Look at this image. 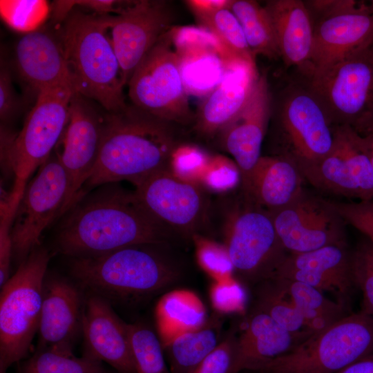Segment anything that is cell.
<instances>
[{"label": "cell", "mask_w": 373, "mask_h": 373, "mask_svg": "<svg viewBox=\"0 0 373 373\" xmlns=\"http://www.w3.org/2000/svg\"><path fill=\"white\" fill-rule=\"evenodd\" d=\"M70 191L65 168L55 152L28 182L17 209L12 229V256L19 265L40 244L46 228L63 216Z\"/></svg>", "instance_id": "cell-13"}, {"label": "cell", "mask_w": 373, "mask_h": 373, "mask_svg": "<svg viewBox=\"0 0 373 373\" xmlns=\"http://www.w3.org/2000/svg\"><path fill=\"white\" fill-rule=\"evenodd\" d=\"M372 46H373V45H372Z\"/></svg>", "instance_id": "cell-48"}, {"label": "cell", "mask_w": 373, "mask_h": 373, "mask_svg": "<svg viewBox=\"0 0 373 373\" xmlns=\"http://www.w3.org/2000/svg\"><path fill=\"white\" fill-rule=\"evenodd\" d=\"M313 23L310 64L325 69L373 45V7L353 0L305 1Z\"/></svg>", "instance_id": "cell-11"}, {"label": "cell", "mask_w": 373, "mask_h": 373, "mask_svg": "<svg viewBox=\"0 0 373 373\" xmlns=\"http://www.w3.org/2000/svg\"><path fill=\"white\" fill-rule=\"evenodd\" d=\"M64 215L56 246L70 258L133 245H165L173 236L144 209L134 191H126L117 182L85 194Z\"/></svg>", "instance_id": "cell-1"}, {"label": "cell", "mask_w": 373, "mask_h": 373, "mask_svg": "<svg viewBox=\"0 0 373 373\" xmlns=\"http://www.w3.org/2000/svg\"><path fill=\"white\" fill-rule=\"evenodd\" d=\"M286 67L298 70L309 66L313 48V23L310 12L300 0H269L265 5Z\"/></svg>", "instance_id": "cell-27"}, {"label": "cell", "mask_w": 373, "mask_h": 373, "mask_svg": "<svg viewBox=\"0 0 373 373\" xmlns=\"http://www.w3.org/2000/svg\"><path fill=\"white\" fill-rule=\"evenodd\" d=\"M241 184V175L236 162L223 155H212L200 186L207 191L224 193Z\"/></svg>", "instance_id": "cell-41"}, {"label": "cell", "mask_w": 373, "mask_h": 373, "mask_svg": "<svg viewBox=\"0 0 373 373\" xmlns=\"http://www.w3.org/2000/svg\"><path fill=\"white\" fill-rule=\"evenodd\" d=\"M82 317L84 356L106 362L119 373H136L128 324L113 312L110 303L92 294Z\"/></svg>", "instance_id": "cell-20"}, {"label": "cell", "mask_w": 373, "mask_h": 373, "mask_svg": "<svg viewBox=\"0 0 373 373\" xmlns=\"http://www.w3.org/2000/svg\"><path fill=\"white\" fill-rule=\"evenodd\" d=\"M271 278L284 290L312 332L325 329L346 315L347 307L326 298L322 291L310 285L287 279Z\"/></svg>", "instance_id": "cell-30"}, {"label": "cell", "mask_w": 373, "mask_h": 373, "mask_svg": "<svg viewBox=\"0 0 373 373\" xmlns=\"http://www.w3.org/2000/svg\"><path fill=\"white\" fill-rule=\"evenodd\" d=\"M50 7L44 0H1L3 21L14 30L25 34L39 30L47 19Z\"/></svg>", "instance_id": "cell-36"}, {"label": "cell", "mask_w": 373, "mask_h": 373, "mask_svg": "<svg viewBox=\"0 0 373 373\" xmlns=\"http://www.w3.org/2000/svg\"><path fill=\"white\" fill-rule=\"evenodd\" d=\"M245 298L243 288L233 277L213 282L209 289L211 305L219 314H231L242 312Z\"/></svg>", "instance_id": "cell-42"}, {"label": "cell", "mask_w": 373, "mask_h": 373, "mask_svg": "<svg viewBox=\"0 0 373 373\" xmlns=\"http://www.w3.org/2000/svg\"><path fill=\"white\" fill-rule=\"evenodd\" d=\"M305 182L298 165L287 157L261 156L241 184L242 193L271 212L294 201L305 191Z\"/></svg>", "instance_id": "cell-25"}, {"label": "cell", "mask_w": 373, "mask_h": 373, "mask_svg": "<svg viewBox=\"0 0 373 373\" xmlns=\"http://www.w3.org/2000/svg\"><path fill=\"white\" fill-rule=\"evenodd\" d=\"M173 28L148 52L128 82L131 104L177 125L194 122Z\"/></svg>", "instance_id": "cell-9"}, {"label": "cell", "mask_w": 373, "mask_h": 373, "mask_svg": "<svg viewBox=\"0 0 373 373\" xmlns=\"http://www.w3.org/2000/svg\"><path fill=\"white\" fill-rule=\"evenodd\" d=\"M136 373H169L159 338L141 324H128Z\"/></svg>", "instance_id": "cell-35"}, {"label": "cell", "mask_w": 373, "mask_h": 373, "mask_svg": "<svg viewBox=\"0 0 373 373\" xmlns=\"http://www.w3.org/2000/svg\"><path fill=\"white\" fill-rule=\"evenodd\" d=\"M173 20L169 3L164 1H137L125 14L105 15L126 86L148 52L173 28Z\"/></svg>", "instance_id": "cell-18"}, {"label": "cell", "mask_w": 373, "mask_h": 373, "mask_svg": "<svg viewBox=\"0 0 373 373\" xmlns=\"http://www.w3.org/2000/svg\"><path fill=\"white\" fill-rule=\"evenodd\" d=\"M21 108V102L15 90L10 71L1 61L0 70V118L3 123L13 119Z\"/></svg>", "instance_id": "cell-45"}, {"label": "cell", "mask_w": 373, "mask_h": 373, "mask_svg": "<svg viewBox=\"0 0 373 373\" xmlns=\"http://www.w3.org/2000/svg\"><path fill=\"white\" fill-rule=\"evenodd\" d=\"M195 250L198 265L213 279L218 282L233 277L234 268L229 252L224 244H220L200 233L191 238Z\"/></svg>", "instance_id": "cell-37"}, {"label": "cell", "mask_w": 373, "mask_h": 373, "mask_svg": "<svg viewBox=\"0 0 373 373\" xmlns=\"http://www.w3.org/2000/svg\"><path fill=\"white\" fill-rule=\"evenodd\" d=\"M200 186L175 177L167 169L141 181L134 191L150 215L173 236L192 238L206 224L209 202Z\"/></svg>", "instance_id": "cell-15"}, {"label": "cell", "mask_w": 373, "mask_h": 373, "mask_svg": "<svg viewBox=\"0 0 373 373\" xmlns=\"http://www.w3.org/2000/svg\"><path fill=\"white\" fill-rule=\"evenodd\" d=\"M351 254L347 245H329L300 254L288 253L271 278L298 281L322 292L329 291L337 297L338 303L347 307L355 287Z\"/></svg>", "instance_id": "cell-19"}, {"label": "cell", "mask_w": 373, "mask_h": 373, "mask_svg": "<svg viewBox=\"0 0 373 373\" xmlns=\"http://www.w3.org/2000/svg\"><path fill=\"white\" fill-rule=\"evenodd\" d=\"M231 0H190L186 4L197 21L218 42L224 63L240 61L256 66L241 26L229 9ZM257 67V66H256Z\"/></svg>", "instance_id": "cell-28"}, {"label": "cell", "mask_w": 373, "mask_h": 373, "mask_svg": "<svg viewBox=\"0 0 373 373\" xmlns=\"http://www.w3.org/2000/svg\"><path fill=\"white\" fill-rule=\"evenodd\" d=\"M338 373H373V354L358 360Z\"/></svg>", "instance_id": "cell-46"}, {"label": "cell", "mask_w": 373, "mask_h": 373, "mask_svg": "<svg viewBox=\"0 0 373 373\" xmlns=\"http://www.w3.org/2000/svg\"><path fill=\"white\" fill-rule=\"evenodd\" d=\"M279 239L290 254L347 245L346 224L330 200L304 191L287 206L269 212Z\"/></svg>", "instance_id": "cell-16"}, {"label": "cell", "mask_w": 373, "mask_h": 373, "mask_svg": "<svg viewBox=\"0 0 373 373\" xmlns=\"http://www.w3.org/2000/svg\"><path fill=\"white\" fill-rule=\"evenodd\" d=\"M155 318L163 349L177 337L200 328L208 320L200 298L187 289L164 294L156 304Z\"/></svg>", "instance_id": "cell-29"}, {"label": "cell", "mask_w": 373, "mask_h": 373, "mask_svg": "<svg viewBox=\"0 0 373 373\" xmlns=\"http://www.w3.org/2000/svg\"><path fill=\"white\" fill-rule=\"evenodd\" d=\"M235 338L229 336L216 347L191 373H229L233 359Z\"/></svg>", "instance_id": "cell-44"}, {"label": "cell", "mask_w": 373, "mask_h": 373, "mask_svg": "<svg viewBox=\"0 0 373 373\" xmlns=\"http://www.w3.org/2000/svg\"><path fill=\"white\" fill-rule=\"evenodd\" d=\"M15 64L22 80L36 92L72 86L59 37L37 30L25 34L15 48Z\"/></svg>", "instance_id": "cell-24"}, {"label": "cell", "mask_w": 373, "mask_h": 373, "mask_svg": "<svg viewBox=\"0 0 373 373\" xmlns=\"http://www.w3.org/2000/svg\"><path fill=\"white\" fill-rule=\"evenodd\" d=\"M352 271L355 287L363 294V309L373 316V244L366 238L352 251Z\"/></svg>", "instance_id": "cell-39"}, {"label": "cell", "mask_w": 373, "mask_h": 373, "mask_svg": "<svg viewBox=\"0 0 373 373\" xmlns=\"http://www.w3.org/2000/svg\"><path fill=\"white\" fill-rule=\"evenodd\" d=\"M61 23L58 37L74 92L107 112L124 108L126 84L105 15L73 8Z\"/></svg>", "instance_id": "cell-3"}, {"label": "cell", "mask_w": 373, "mask_h": 373, "mask_svg": "<svg viewBox=\"0 0 373 373\" xmlns=\"http://www.w3.org/2000/svg\"><path fill=\"white\" fill-rule=\"evenodd\" d=\"M224 68L222 79L195 115L194 128L207 137L219 133L244 108L260 75L256 66L244 62H227Z\"/></svg>", "instance_id": "cell-22"}, {"label": "cell", "mask_w": 373, "mask_h": 373, "mask_svg": "<svg viewBox=\"0 0 373 373\" xmlns=\"http://www.w3.org/2000/svg\"><path fill=\"white\" fill-rule=\"evenodd\" d=\"M23 191L12 189L1 201L0 208V286L9 278L12 256L11 229L14 217Z\"/></svg>", "instance_id": "cell-40"}, {"label": "cell", "mask_w": 373, "mask_h": 373, "mask_svg": "<svg viewBox=\"0 0 373 373\" xmlns=\"http://www.w3.org/2000/svg\"><path fill=\"white\" fill-rule=\"evenodd\" d=\"M333 126L373 133V46L321 70L300 71Z\"/></svg>", "instance_id": "cell-6"}, {"label": "cell", "mask_w": 373, "mask_h": 373, "mask_svg": "<svg viewBox=\"0 0 373 373\" xmlns=\"http://www.w3.org/2000/svg\"><path fill=\"white\" fill-rule=\"evenodd\" d=\"M271 102L267 76L262 73L246 105L220 132L222 146L239 168L241 184L261 157L262 144L271 115Z\"/></svg>", "instance_id": "cell-21"}, {"label": "cell", "mask_w": 373, "mask_h": 373, "mask_svg": "<svg viewBox=\"0 0 373 373\" xmlns=\"http://www.w3.org/2000/svg\"><path fill=\"white\" fill-rule=\"evenodd\" d=\"M82 298L70 282L57 277L44 279L37 349L71 350L82 328Z\"/></svg>", "instance_id": "cell-23"}, {"label": "cell", "mask_w": 373, "mask_h": 373, "mask_svg": "<svg viewBox=\"0 0 373 373\" xmlns=\"http://www.w3.org/2000/svg\"><path fill=\"white\" fill-rule=\"evenodd\" d=\"M242 198V204L227 218L224 245L234 271L249 281H264L271 277L288 252L270 213L243 193Z\"/></svg>", "instance_id": "cell-12"}, {"label": "cell", "mask_w": 373, "mask_h": 373, "mask_svg": "<svg viewBox=\"0 0 373 373\" xmlns=\"http://www.w3.org/2000/svg\"><path fill=\"white\" fill-rule=\"evenodd\" d=\"M17 373H107L102 362L75 356L71 350L37 349L18 365Z\"/></svg>", "instance_id": "cell-33"}, {"label": "cell", "mask_w": 373, "mask_h": 373, "mask_svg": "<svg viewBox=\"0 0 373 373\" xmlns=\"http://www.w3.org/2000/svg\"><path fill=\"white\" fill-rule=\"evenodd\" d=\"M373 354V316L345 315L315 332L285 354L248 370L258 373H338Z\"/></svg>", "instance_id": "cell-5"}, {"label": "cell", "mask_w": 373, "mask_h": 373, "mask_svg": "<svg viewBox=\"0 0 373 373\" xmlns=\"http://www.w3.org/2000/svg\"><path fill=\"white\" fill-rule=\"evenodd\" d=\"M334 135L331 151L301 170L305 180L330 194L373 200V169L365 137L347 126H334Z\"/></svg>", "instance_id": "cell-14"}, {"label": "cell", "mask_w": 373, "mask_h": 373, "mask_svg": "<svg viewBox=\"0 0 373 373\" xmlns=\"http://www.w3.org/2000/svg\"><path fill=\"white\" fill-rule=\"evenodd\" d=\"M311 334L291 333L267 314L255 309L235 338L229 373L248 370L257 363L285 354Z\"/></svg>", "instance_id": "cell-26"}, {"label": "cell", "mask_w": 373, "mask_h": 373, "mask_svg": "<svg viewBox=\"0 0 373 373\" xmlns=\"http://www.w3.org/2000/svg\"><path fill=\"white\" fill-rule=\"evenodd\" d=\"M104 129V114L91 100L73 93L68 122L55 153L68 174L70 191L64 214L81 197L83 187L98 159ZM63 214V215H64Z\"/></svg>", "instance_id": "cell-17"}, {"label": "cell", "mask_w": 373, "mask_h": 373, "mask_svg": "<svg viewBox=\"0 0 373 373\" xmlns=\"http://www.w3.org/2000/svg\"><path fill=\"white\" fill-rule=\"evenodd\" d=\"M211 157L202 148L182 142L172 153L168 169L181 180L200 186Z\"/></svg>", "instance_id": "cell-38"}, {"label": "cell", "mask_w": 373, "mask_h": 373, "mask_svg": "<svg viewBox=\"0 0 373 373\" xmlns=\"http://www.w3.org/2000/svg\"><path fill=\"white\" fill-rule=\"evenodd\" d=\"M73 93L70 85L39 92L21 131L3 140L1 154L14 174V188L25 189L30 175L52 154L66 128Z\"/></svg>", "instance_id": "cell-10"}, {"label": "cell", "mask_w": 373, "mask_h": 373, "mask_svg": "<svg viewBox=\"0 0 373 373\" xmlns=\"http://www.w3.org/2000/svg\"><path fill=\"white\" fill-rule=\"evenodd\" d=\"M49 260L46 249L36 248L1 287L0 373L26 356L38 332Z\"/></svg>", "instance_id": "cell-7"}, {"label": "cell", "mask_w": 373, "mask_h": 373, "mask_svg": "<svg viewBox=\"0 0 373 373\" xmlns=\"http://www.w3.org/2000/svg\"><path fill=\"white\" fill-rule=\"evenodd\" d=\"M367 140L369 155L373 169V133L365 136Z\"/></svg>", "instance_id": "cell-47"}, {"label": "cell", "mask_w": 373, "mask_h": 373, "mask_svg": "<svg viewBox=\"0 0 373 373\" xmlns=\"http://www.w3.org/2000/svg\"><path fill=\"white\" fill-rule=\"evenodd\" d=\"M330 203L346 224L362 233L373 244V200H330Z\"/></svg>", "instance_id": "cell-43"}, {"label": "cell", "mask_w": 373, "mask_h": 373, "mask_svg": "<svg viewBox=\"0 0 373 373\" xmlns=\"http://www.w3.org/2000/svg\"><path fill=\"white\" fill-rule=\"evenodd\" d=\"M278 153L302 169L325 156L334 144V126L301 77L289 81L275 106Z\"/></svg>", "instance_id": "cell-8"}, {"label": "cell", "mask_w": 373, "mask_h": 373, "mask_svg": "<svg viewBox=\"0 0 373 373\" xmlns=\"http://www.w3.org/2000/svg\"><path fill=\"white\" fill-rule=\"evenodd\" d=\"M220 324L215 318L200 328L184 334L164 349L171 373H191L219 345Z\"/></svg>", "instance_id": "cell-31"}, {"label": "cell", "mask_w": 373, "mask_h": 373, "mask_svg": "<svg viewBox=\"0 0 373 373\" xmlns=\"http://www.w3.org/2000/svg\"><path fill=\"white\" fill-rule=\"evenodd\" d=\"M229 9L238 20L255 57L280 58L274 26L265 6L253 0H231Z\"/></svg>", "instance_id": "cell-32"}, {"label": "cell", "mask_w": 373, "mask_h": 373, "mask_svg": "<svg viewBox=\"0 0 373 373\" xmlns=\"http://www.w3.org/2000/svg\"><path fill=\"white\" fill-rule=\"evenodd\" d=\"M178 126L133 104L106 111L98 159L84 186L93 189L121 180L136 186L167 169L172 153L182 143Z\"/></svg>", "instance_id": "cell-2"}, {"label": "cell", "mask_w": 373, "mask_h": 373, "mask_svg": "<svg viewBox=\"0 0 373 373\" xmlns=\"http://www.w3.org/2000/svg\"><path fill=\"white\" fill-rule=\"evenodd\" d=\"M162 245H133L71 258L70 273L92 294L108 302L137 303L160 292L179 277L176 265L159 249Z\"/></svg>", "instance_id": "cell-4"}, {"label": "cell", "mask_w": 373, "mask_h": 373, "mask_svg": "<svg viewBox=\"0 0 373 373\" xmlns=\"http://www.w3.org/2000/svg\"><path fill=\"white\" fill-rule=\"evenodd\" d=\"M263 282L258 293L256 310L267 314L291 333H314L307 329L301 315L278 284L271 278Z\"/></svg>", "instance_id": "cell-34"}]
</instances>
